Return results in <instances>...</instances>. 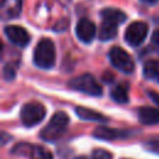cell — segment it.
<instances>
[{
	"label": "cell",
	"mask_w": 159,
	"mask_h": 159,
	"mask_svg": "<svg viewBox=\"0 0 159 159\" xmlns=\"http://www.w3.org/2000/svg\"><path fill=\"white\" fill-rule=\"evenodd\" d=\"M68 122H70V118L65 112H56L51 117L50 122L40 132L41 139H43L45 142L57 140L65 133V130L68 125Z\"/></svg>",
	"instance_id": "cell-1"
},
{
	"label": "cell",
	"mask_w": 159,
	"mask_h": 159,
	"mask_svg": "<svg viewBox=\"0 0 159 159\" xmlns=\"http://www.w3.org/2000/svg\"><path fill=\"white\" fill-rule=\"evenodd\" d=\"M56 61V48L53 42L50 39H42L35 47L34 51V62L37 67L48 70L55 65Z\"/></svg>",
	"instance_id": "cell-2"
},
{
	"label": "cell",
	"mask_w": 159,
	"mask_h": 159,
	"mask_svg": "<svg viewBox=\"0 0 159 159\" xmlns=\"http://www.w3.org/2000/svg\"><path fill=\"white\" fill-rule=\"evenodd\" d=\"M68 87L75 91H78V92H82L89 96H94V97H99L102 94V87L99 86L97 80L92 75H88V73L81 75L71 80L68 82Z\"/></svg>",
	"instance_id": "cell-3"
},
{
	"label": "cell",
	"mask_w": 159,
	"mask_h": 159,
	"mask_svg": "<svg viewBox=\"0 0 159 159\" xmlns=\"http://www.w3.org/2000/svg\"><path fill=\"white\" fill-rule=\"evenodd\" d=\"M46 116V109L41 103H26L20 112V119L25 127H34L39 124Z\"/></svg>",
	"instance_id": "cell-4"
},
{
	"label": "cell",
	"mask_w": 159,
	"mask_h": 159,
	"mask_svg": "<svg viewBox=\"0 0 159 159\" xmlns=\"http://www.w3.org/2000/svg\"><path fill=\"white\" fill-rule=\"evenodd\" d=\"M109 60L116 68L124 73H132L134 71V62L132 57L120 47H113L109 51Z\"/></svg>",
	"instance_id": "cell-5"
},
{
	"label": "cell",
	"mask_w": 159,
	"mask_h": 159,
	"mask_svg": "<svg viewBox=\"0 0 159 159\" xmlns=\"http://www.w3.org/2000/svg\"><path fill=\"white\" fill-rule=\"evenodd\" d=\"M147 35H148V25L142 21H135L127 27L124 39L130 46H139L144 41Z\"/></svg>",
	"instance_id": "cell-6"
},
{
	"label": "cell",
	"mask_w": 159,
	"mask_h": 159,
	"mask_svg": "<svg viewBox=\"0 0 159 159\" xmlns=\"http://www.w3.org/2000/svg\"><path fill=\"white\" fill-rule=\"evenodd\" d=\"M12 153L19 155H27L30 159H52V153L42 145H30L26 143L17 144Z\"/></svg>",
	"instance_id": "cell-7"
},
{
	"label": "cell",
	"mask_w": 159,
	"mask_h": 159,
	"mask_svg": "<svg viewBox=\"0 0 159 159\" xmlns=\"http://www.w3.org/2000/svg\"><path fill=\"white\" fill-rule=\"evenodd\" d=\"M5 35L6 37L10 40V42H12L16 46L24 47L29 43L30 41V35L27 34V31L17 25H9L5 27Z\"/></svg>",
	"instance_id": "cell-8"
},
{
	"label": "cell",
	"mask_w": 159,
	"mask_h": 159,
	"mask_svg": "<svg viewBox=\"0 0 159 159\" xmlns=\"http://www.w3.org/2000/svg\"><path fill=\"white\" fill-rule=\"evenodd\" d=\"M76 35L82 42H91L96 36V25L88 19H81L76 26Z\"/></svg>",
	"instance_id": "cell-9"
},
{
	"label": "cell",
	"mask_w": 159,
	"mask_h": 159,
	"mask_svg": "<svg viewBox=\"0 0 159 159\" xmlns=\"http://www.w3.org/2000/svg\"><path fill=\"white\" fill-rule=\"evenodd\" d=\"M22 0H1L0 10L2 19H14L17 17L21 12Z\"/></svg>",
	"instance_id": "cell-10"
},
{
	"label": "cell",
	"mask_w": 159,
	"mask_h": 159,
	"mask_svg": "<svg viewBox=\"0 0 159 159\" xmlns=\"http://www.w3.org/2000/svg\"><path fill=\"white\" fill-rule=\"evenodd\" d=\"M127 135H128V132L125 130H118V129L108 128L104 125L97 127L93 132V137H96L97 139H102V140H113V139L123 138Z\"/></svg>",
	"instance_id": "cell-11"
},
{
	"label": "cell",
	"mask_w": 159,
	"mask_h": 159,
	"mask_svg": "<svg viewBox=\"0 0 159 159\" xmlns=\"http://www.w3.org/2000/svg\"><path fill=\"white\" fill-rule=\"evenodd\" d=\"M138 118L143 124L152 125L159 123V109L152 107H140L138 111Z\"/></svg>",
	"instance_id": "cell-12"
},
{
	"label": "cell",
	"mask_w": 159,
	"mask_h": 159,
	"mask_svg": "<svg viewBox=\"0 0 159 159\" xmlns=\"http://www.w3.org/2000/svg\"><path fill=\"white\" fill-rule=\"evenodd\" d=\"M119 24L108 20V19H102V25L99 27V39L102 41H108L117 35V27Z\"/></svg>",
	"instance_id": "cell-13"
},
{
	"label": "cell",
	"mask_w": 159,
	"mask_h": 159,
	"mask_svg": "<svg viewBox=\"0 0 159 159\" xmlns=\"http://www.w3.org/2000/svg\"><path fill=\"white\" fill-rule=\"evenodd\" d=\"M76 114L81 119H84V120H93V122H107L108 120V118L103 116L102 113L86 108V107H76Z\"/></svg>",
	"instance_id": "cell-14"
},
{
	"label": "cell",
	"mask_w": 159,
	"mask_h": 159,
	"mask_svg": "<svg viewBox=\"0 0 159 159\" xmlns=\"http://www.w3.org/2000/svg\"><path fill=\"white\" fill-rule=\"evenodd\" d=\"M101 16L102 19H108V20H112V21H116L118 22L119 25L122 22L125 21L127 19V15L122 11V10H118V9H113V7H106L101 11Z\"/></svg>",
	"instance_id": "cell-15"
},
{
	"label": "cell",
	"mask_w": 159,
	"mask_h": 159,
	"mask_svg": "<svg viewBox=\"0 0 159 159\" xmlns=\"http://www.w3.org/2000/svg\"><path fill=\"white\" fill-rule=\"evenodd\" d=\"M143 73L147 78L159 81V60H149L144 63Z\"/></svg>",
	"instance_id": "cell-16"
},
{
	"label": "cell",
	"mask_w": 159,
	"mask_h": 159,
	"mask_svg": "<svg viewBox=\"0 0 159 159\" xmlns=\"http://www.w3.org/2000/svg\"><path fill=\"white\" fill-rule=\"evenodd\" d=\"M111 97L117 103H127L128 102V87L125 84H118L111 91Z\"/></svg>",
	"instance_id": "cell-17"
},
{
	"label": "cell",
	"mask_w": 159,
	"mask_h": 159,
	"mask_svg": "<svg viewBox=\"0 0 159 159\" xmlns=\"http://www.w3.org/2000/svg\"><path fill=\"white\" fill-rule=\"evenodd\" d=\"M144 147H145L147 150H149L152 153H155V154H159V135L152 137L148 140H145Z\"/></svg>",
	"instance_id": "cell-18"
},
{
	"label": "cell",
	"mask_w": 159,
	"mask_h": 159,
	"mask_svg": "<svg viewBox=\"0 0 159 159\" xmlns=\"http://www.w3.org/2000/svg\"><path fill=\"white\" fill-rule=\"evenodd\" d=\"M91 159H113V155L106 149H94L92 152Z\"/></svg>",
	"instance_id": "cell-19"
},
{
	"label": "cell",
	"mask_w": 159,
	"mask_h": 159,
	"mask_svg": "<svg viewBox=\"0 0 159 159\" xmlns=\"http://www.w3.org/2000/svg\"><path fill=\"white\" fill-rule=\"evenodd\" d=\"M15 72H16V70L11 65H6L4 67V77L6 80H12L15 77Z\"/></svg>",
	"instance_id": "cell-20"
},
{
	"label": "cell",
	"mask_w": 159,
	"mask_h": 159,
	"mask_svg": "<svg viewBox=\"0 0 159 159\" xmlns=\"http://www.w3.org/2000/svg\"><path fill=\"white\" fill-rule=\"evenodd\" d=\"M152 43L159 51V30H155L152 35Z\"/></svg>",
	"instance_id": "cell-21"
},
{
	"label": "cell",
	"mask_w": 159,
	"mask_h": 159,
	"mask_svg": "<svg viewBox=\"0 0 159 159\" xmlns=\"http://www.w3.org/2000/svg\"><path fill=\"white\" fill-rule=\"evenodd\" d=\"M148 94H149L150 99H152L155 104H158V106H159V93H158V92H154V91H149V92H148Z\"/></svg>",
	"instance_id": "cell-22"
},
{
	"label": "cell",
	"mask_w": 159,
	"mask_h": 159,
	"mask_svg": "<svg viewBox=\"0 0 159 159\" xmlns=\"http://www.w3.org/2000/svg\"><path fill=\"white\" fill-rule=\"evenodd\" d=\"M142 1H144V2H147V4H154V2H157V1H159V0H142Z\"/></svg>",
	"instance_id": "cell-23"
},
{
	"label": "cell",
	"mask_w": 159,
	"mask_h": 159,
	"mask_svg": "<svg viewBox=\"0 0 159 159\" xmlns=\"http://www.w3.org/2000/svg\"><path fill=\"white\" fill-rule=\"evenodd\" d=\"M76 159H86L84 157H81V158H76Z\"/></svg>",
	"instance_id": "cell-24"
}]
</instances>
